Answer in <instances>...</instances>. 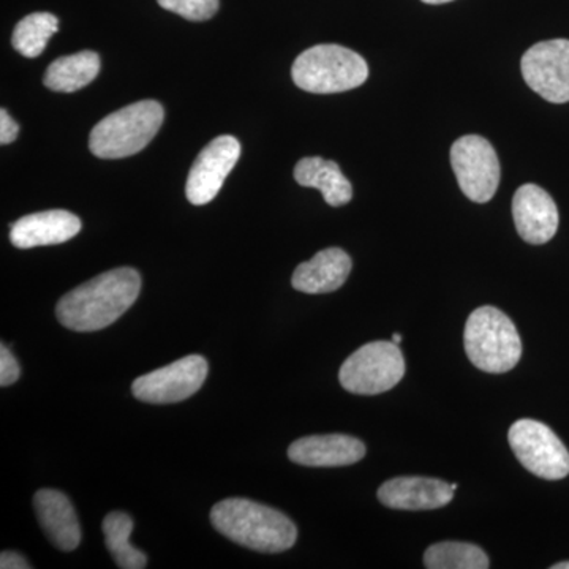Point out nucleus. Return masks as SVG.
Masks as SVG:
<instances>
[{"mask_svg":"<svg viewBox=\"0 0 569 569\" xmlns=\"http://www.w3.org/2000/svg\"><path fill=\"white\" fill-rule=\"evenodd\" d=\"M140 291L141 277L134 269H112L63 296L56 317L71 331H100L116 323L134 305Z\"/></svg>","mask_w":569,"mask_h":569,"instance_id":"f257e3e1","label":"nucleus"},{"mask_svg":"<svg viewBox=\"0 0 569 569\" xmlns=\"http://www.w3.org/2000/svg\"><path fill=\"white\" fill-rule=\"evenodd\" d=\"M217 531L257 552L279 553L293 548L298 529L283 512L247 498H228L211 511Z\"/></svg>","mask_w":569,"mask_h":569,"instance_id":"f03ea898","label":"nucleus"},{"mask_svg":"<svg viewBox=\"0 0 569 569\" xmlns=\"http://www.w3.org/2000/svg\"><path fill=\"white\" fill-rule=\"evenodd\" d=\"M463 343L471 365L482 372L507 373L522 358V342L511 318L485 306L468 317Z\"/></svg>","mask_w":569,"mask_h":569,"instance_id":"7ed1b4c3","label":"nucleus"},{"mask_svg":"<svg viewBox=\"0 0 569 569\" xmlns=\"http://www.w3.org/2000/svg\"><path fill=\"white\" fill-rule=\"evenodd\" d=\"M162 104L142 100L112 112L93 127L89 148L99 159H126L142 151L162 127Z\"/></svg>","mask_w":569,"mask_h":569,"instance_id":"20e7f679","label":"nucleus"},{"mask_svg":"<svg viewBox=\"0 0 569 569\" xmlns=\"http://www.w3.org/2000/svg\"><path fill=\"white\" fill-rule=\"evenodd\" d=\"M291 77L306 92H346L365 84L369 67L362 56L346 47L317 44L296 58Z\"/></svg>","mask_w":569,"mask_h":569,"instance_id":"39448f33","label":"nucleus"},{"mask_svg":"<svg viewBox=\"0 0 569 569\" xmlns=\"http://www.w3.org/2000/svg\"><path fill=\"white\" fill-rule=\"evenodd\" d=\"M406 376L402 351L395 342L378 340L358 348L340 367L339 380L351 395L377 396L397 387Z\"/></svg>","mask_w":569,"mask_h":569,"instance_id":"423d86ee","label":"nucleus"},{"mask_svg":"<svg viewBox=\"0 0 569 569\" xmlns=\"http://www.w3.org/2000/svg\"><path fill=\"white\" fill-rule=\"evenodd\" d=\"M516 458L530 473L549 481L567 478L569 452L550 427L535 419H519L508 433Z\"/></svg>","mask_w":569,"mask_h":569,"instance_id":"0eeeda50","label":"nucleus"},{"mask_svg":"<svg viewBox=\"0 0 569 569\" xmlns=\"http://www.w3.org/2000/svg\"><path fill=\"white\" fill-rule=\"evenodd\" d=\"M451 164L460 190L475 203H488L500 183V160L493 146L479 134H466L451 148Z\"/></svg>","mask_w":569,"mask_h":569,"instance_id":"6e6552de","label":"nucleus"},{"mask_svg":"<svg viewBox=\"0 0 569 569\" xmlns=\"http://www.w3.org/2000/svg\"><path fill=\"white\" fill-rule=\"evenodd\" d=\"M208 361L203 356L192 355L146 373L133 381L132 392L146 403H176L189 399L203 387L208 377Z\"/></svg>","mask_w":569,"mask_h":569,"instance_id":"1a4fd4ad","label":"nucleus"},{"mask_svg":"<svg viewBox=\"0 0 569 569\" xmlns=\"http://www.w3.org/2000/svg\"><path fill=\"white\" fill-rule=\"evenodd\" d=\"M531 91L550 103L569 102V40L539 41L520 62Z\"/></svg>","mask_w":569,"mask_h":569,"instance_id":"9d476101","label":"nucleus"},{"mask_svg":"<svg viewBox=\"0 0 569 569\" xmlns=\"http://www.w3.org/2000/svg\"><path fill=\"white\" fill-rule=\"evenodd\" d=\"M241 156V144L230 134L216 138L200 152L187 178V200L194 206L211 203L233 171Z\"/></svg>","mask_w":569,"mask_h":569,"instance_id":"9b49d317","label":"nucleus"},{"mask_svg":"<svg viewBox=\"0 0 569 569\" xmlns=\"http://www.w3.org/2000/svg\"><path fill=\"white\" fill-rule=\"evenodd\" d=\"M512 217L520 238L529 244H546L559 230L556 201L537 183L519 187L512 198Z\"/></svg>","mask_w":569,"mask_h":569,"instance_id":"f8f14e48","label":"nucleus"},{"mask_svg":"<svg viewBox=\"0 0 569 569\" xmlns=\"http://www.w3.org/2000/svg\"><path fill=\"white\" fill-rule=\"evenodd\" d=\"M455 498L451 485L441 479L400 477L389 479L378 489V500L385 507L402 511H430L447 507Z\"/></svg>","mask_w":569,"mask_h":569,"instance_id":"ddd939ff","label":"nucleus"},{"mask_svg":"<svg viewBox=\"0 0 569 569\" xmlns=\"http://www.w3.org/2000/svg\"><path fill=\"white\" fill-rule=\"evenodd\" d=\"M81 220L63 209L31 213L11 223L10 241L18 249L63 244L81 231Z\"/></svg>","mask_w":569,"mask_h":569,"instance_id":"4468645a","label":"nucleus"},{"mask_svg":"<svg viewBox=\"0 0 569 569\" xmlns=\"http://www.w3.org/2000/svg\"><path fill=\"white\" fill-rule=\"evenodd\" d=\"M365 456V443L358 438L342 433L299 438L288 449L291 462L305 467L353 466Z\"/></svg>","mask_w":569,"mask_h":569,"instance_id":"2eb2a0df","label":"nucleus"},{"mask_svg":"<svg viewBox=\"0 0 569 569\" xmlns=\"http://www.w3.org/2000/svg\"><path fill=\"white\" fill-rule=\"evenodd\" d=\"M41 530L56 548L70 552L80 546L81 529L69 497L59 490L41 489L33 497Z\"/></svg>","mask_w":569,"mask_h":569,"instance_id":"dca6fc26","label":"nucleus"},{"mask_svg":"<svg viewBox=\"0 0 569 569\" xmlns=\"http://www.w3.org/2000/svg\"><path fill=\"white\" fill-rule=\"evenodd\" d=\"M351 266V258L346 250L331 247L318 252L312 260L299 264L291 283L301 293H332L347 282Z\"/></svg>","mask_w":569,"mask_h":569,"instance_id":"f3484780","label":"nucleus"},{"mask_svg":"<svg viewBox=\"0 0 569 569\" xmlns=\"http://www.w3.org/2000/svg\"><path fill=\"white\" fill-rule=\"evenodd\" d=\"M295 179L299 186L320 190L326 203L332 208L346 206L353 198V187L332 160L306 157L296 164Z\"/></svg>","mask_w":569,"mask_h":569,"instance_id":"a211bd4d","label":"nucleus"},{"mask_svg":"<svg viewBox=\"0 0 569 569\" xmlns=\"http://www.w3.org/2000/svg\"><path fill=\"white\" fill-rule=\"evenodd\" d=\"M100 71V58L97 52L81 51L63 56L48 67L44 86L54 92H77L96 80Z\"/></svg>","mask_w":569,"mask_h":569,"instance_id":"6ab92c4d","label":"nucleus"},{"mask_svg":"<svg viewBox=\"0 0 569 569\" xmlns=\"http://www.w3.org/2000/svg\"><path fill=\"white\" fill-rule=\"evenodd\" d=\"M133 520L121 511L110 512L103 520L104 545L110 550L116 565L122 569H142L148 567V557L130 545Z\"/></svg>","mask_w":569,"mask_h":569,"instance_id":"aec40b11","label":"nucleus"},{"mask_svg":"<svg viewBox=\"0 0 569 569\" xmlns=\"http://www.w3.org/2000/svg\"><path fill=\"white\" fill-rule=\"evenodd\" d=\"M429 569H488L489 557L485 550L470 542L445 541L430 546L425 553Z\"/></svg>","mask_w":569,"mask_h":569,"instance_id":"412c9836","label":"nucleus"},{"mask_svg":"<svg viewBox=\"0 0 569 569\" xmlns=\"http://www.w3.org/2000/svg\"><path fill=\"white\" fill-rule=\"evenodd\" d=\"M59 31V20L51 13H32L22 18L11 36L14 50L24 58H39L48 41Z\"/></svg>","mask_w":569,"mask_h":569,"instance_id":"4be33fe9","label":"nucleus"},{"mask_svg":"<svg viewBox=\"0 0 569 569\" xmlns=\"http://www.w3.org/2000/svg\"><path fill=\"white\" fill-rule=\"evenodd\" d=\"M162 9L173 11L189 21L211 20L219 10L220 0H157Z\"/></svg>","mask_w":569,"mask_h":569,"instance_id":"5701e85b","label":"nucleus"},{"mask_svg":"<svg viewBox=\"0 0 569 569\" xmlns=\"http://www.w3.org/2000/svg\"><path fill=\"white\" fill-rule=\"evenodd\" d=\"M20 366L17 358L6 346L0 347V387H10L20 378Z\"/></svg>","mask_w":569,"mask_h":569,"instance_id":"b1692460","label":"nucleus"},{"mask_svg":"<svg viewBox=\"0 0 569 569\" xmlns=\"http://www.w3.org/2000/svg\"><path fill=\"white\" fill-rule=\"evenodd\" d=\"M20 133V126L11 119V116L7 110H0V142L3 146L10 144L18 138Z\"/></svg>","mask_w":569,"mask_h":569,"instance_id":"393cba45","label":"nucleus"},{"mask_svg":"<svg viewBox=\"0 0 569 569\" xmlns=\"http://www.w3.org/2000/svg\"><path fill=\"white\" fill-rule=\"evenodd\" d=\"M0 568L2 569H29L31 565L28 563V560L24 557L20 556L18 552H11V550H3L2 556H0Z\"/></svg>","mask_w":569,"mask_h":569,"instance_id":"a878e982","label":"nucleus"},{"mask_svg":"<svg viewBox=\"0 0 569 569\" xmlns=\"http://www.w3.org/2000/svg\"><path fill=\"white\" fill-rule=\"evenodd\" d=\"M421 2L429 3V6H441V3L452 2V0H421Z\"/></svg>","mask_w":569,"mask_h":569,"instance_id":"bb28decb","label":"nucleus"},{"mask_svg":"<svg viewBox=\"0 0 569 569\" xmlns=\"http://www.w3.org/2000/svg\"><path fill=\"white\" fill-rule=\"evenodd\" d=\"M552 569H569V561H561V563L553 565Z\"/></svg>","mask_w":569,"mask_h":569,"instance_id":"cd10ccee","label":"nucleus"},{"mask_svg":"<svg viewBox=\"0 0 569 569\" xmlns=\"http://www.w3.org/2000/svg\"><path fill=\"white\" fill-rule=\"evenodd\" d=\"M403 337L399 335V332H396L395 336H392V342L396 343V346H399V343H402Z\"/></svg>","mask_w":569,"mask_h":569,"instance_id":"c85d7f7f","label":"nucleus"},{"mask_svg":"<svg viewBox=\"0 0 569 569\" xmlns=\"http://www.w3.org/2000/svg\"><path fill=\"white\" fill-rule=\"evenodd\" d=\"M451 488L456 492V490H458V488H459L458 482H455V485H451Z\"/></svg>","mask_w":569,"mask_h":569,"instance_id":"c756f323","label":"nucleus"}]
</instances>
